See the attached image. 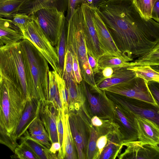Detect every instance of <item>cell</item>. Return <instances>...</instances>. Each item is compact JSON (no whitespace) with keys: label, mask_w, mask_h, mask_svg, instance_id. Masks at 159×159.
<instances>
[{"label":"cell","mask_w":159,"mask_h":159,"mask_svg":"<svg viewBox=\"0 0 159 159\" xmlns=\"http://www.w3.org/2000/svg\"><path fill=\"white\" fill-rule=\"evenodd\" d=\"M122 56L129 61L159 44V24L146 20L133 0H107L96 8Z\"/></svg>","instance_id":"cell-1"},{"label":"cell","mask_w":159,"mask_h":159,"mask_svg":"<svg viewBox=\"0 0 159 159\" xmlns=\"http://www.w3.org/2000/svg\"><path fill=\"white\" fill-rule=\"evenodd\" d=\"M20 43L31 98L42 102L48 96V62L29 40L23 39Z\"/></svg>","instance_id":"cell-2"},{"label":"cell","mask_w":159,"mask_h":159,"mask_svg":"<svg viewBox=\"0 0 159 159\" xmlns=\"http://www.w3.org/2000/svg\"><path fill=\"white\" fill-rule=\"evenodd\" d=\"M84 26V17L80 6L75 10L67 21L66 49L77 56L82 80L91 85L95 81L94 75L88 62Z\"/></svg>","instance_id":"cell-3"},{"label":"cell","mask_w":159,"mask_h":159,"mask_svg":"<svg viewBox=\"0 0 159 159\" xmlns=\"http://www.w3.org/2000/svg\"><path fill=\"white\" fill-rule=\"evenodd\" d=\"M27 101L20 89L0 77V124L16 140L15 131Z\"/></svg>","instance_id":"cell-4"},{"label":"cell","mask_w":159,"mask_h":159,"mask_svg":"<svg viewBox=\"0 0 159 159\" xmlns=\"http://www.w3.org/2000/svg\"><path fill=\"white\" fill-rule=\"evenodd\" d=\"M0 77L20 89L27 100L31 99L20 41L0 48Z\"/></svg>","instance_id":"cell-5"},{"label":"cell","mask_w":159,"mask_h":159,"mask_svg":"<svg viewBox=\"0 0 159 159\" xmlns=\"http://www.w3.org/2000/svg\"><path fill=\"white\" fill-rule=\"evenodd\" d=\"M69 127L78 158L86 159L88 143L92 126L91 117L86 104L68 113Z\"/></svg>","instance_id":"cell-6"},{"label":"cell","mask_w":159,"mask_h":159,"mask_svg":"<svg viewBox=\"0 0 159 159\" xmlns=\"http://www.w3.org/2000/svg\"><path fill=\"white\" fill-rule=\"evenodd\" d=\"M53 46L57 43L60 31L66 23L64 13L52 8L40 9L31 15Z\"/></svg>","instance_id":"cell-7"},{"label":"cell","mask_w":159,"mask_h":159,"mask_svg":"<svg viewBox=\"0 0 159 159\" xmlns=\"http://www.w3.org/2000/svg\"><path fill=\"white\" fill-rule=\"evenodd\" d=\"M23 35V39L30 41L45 58L54 70L60 75L56 48L51 44L35 20L32 19L29 22Z\"/></svg>","instance_id":"cell-8"},{"label":"cell","mask_w":159,"mask_h":159,"mask_svg":"<svg viewBox=\"0 0 159 159\" xmlns=\"http://www.w3.org/2000/svg\"><path fill=\"white\" fill-rule=\"evenodd\" d=\"M148 83L143 79L135 76L103 90L141 100L159 107L149 89Z\"/></svg>","instance_id":"cell-9"},{"label":"cell","mask_w":159,"mask_h":159,"mask_svg":"<svg viewBox=\"0 0 159 159\" xmlns=\"http://www.w3.org/2000/svg\"><path fill=\"white\" fill-rule=\"evenodd\" d=\"M81 84L88 103V107L91 117L97 116L102 119L114 121V111L113 104L107 97L105 91L91 90L82 80Z\"/></svg>","instance_id":"cell-10"},{"label":"cell","mask_w":159,"mask_h":159,"mask_svg":"<svg viewBox=\"0 0 159 159\" xmlns=\"http://www.w3.org/2000/svg\"><path fill=\"white\" fill-rule=\"evenodd\" d=\"M105 91L107 97L134 114L159 124V107L144 101Z\"/></svg>","instance_id":"cell-11"},{"label":"cell","mask_w":159,"mask_h":159,"mask_svg":"<svg viewBox=\"0 0 159 159\" xmlns=\"http://www.w3.org/2000/svg\"><path fill=\"white\" fill-rule=\"evenodd\" d=\"M112 102L114 111V121L118 126L122 145L137 140L138 131L135 114L122 106Z\"/></svg>","instance_id":"cell-12"},{"label":"cell","mask_w":159,"mask_h":159,"mask_svg":"<svg viewBox=\"0 0 159 159\" xmlns=\"http://www.w3.org/2000/svg\"><path fill=\"white\" fill-rule=\"evenodd\" d=\"M81 7L84 19V32L87 52L98 62L105 53L100 47L93 20L92 8L85 3H82Z\"/></svg>","instance_id":"cell-13"},{"label":"cell","mask_w":159,"mask_h":159,"mask_svg":"<svg viewBox=\"0 0 159 159\" xmlns=\"http://www.w3.org/2000/svg\"><path fill=\"white\" fill-rule=\"evenodd\" d=\"M96 8L91 7L92 19L101 49L105 54L115 55L126 59L117 48L107 27L97 12Z\"/></svg>","instance_id":"cell-14"},{"label":"cell","mask_w":159,"mask_h":159,"mask_svg":"<svg viewBox=\"0 0 159 159\" xmlns=\"http://www.w3.org/2000/svg\"><path fill=\"white\" fill-rule=\"evenodd\" d=\"M126 148L118 156L120 159H159V146L145 144L138 140L131 141L122 145Z\"/></svg>","instance_id":"cell-15"},{"label":"cell","mask_w":159,"mask_h":159,"mask_svg":"<svg viewBox=\"0 0 159 159\" xmlns=\"http://www.w3.org/2000/svg\"><path fill=\"white\" fill-rule=\"evenodd\" d=\"M138 139L143 143L159 146V125L147 118L135 114Z\"/></svg>","instance_id":"cell-16"},{"label":"cell","mask_w":159,"mask_h":159,"mask_svg":"<svg viewBox=\"0 0 159 159\" xmlns=\"http://www.w3.org/2000/svg\"><path fill=\"white\" fill-rule=\"evenodd\" d=\"M58 113L56 108L49 101L40 102L39 114L51 143L58 142L56 122Z\"/></svg>","instance_id":"cell-17"},{"label":"cell","mask_w":159,"mask_h":159,"mask_svg":"<svg viewBox=\"0 0 159 159\" xmlns=\"http://www.w3.org/2000/svg\"><path fill=\"white\" fill-rule=\"evenodd\" d=\"M68 0H27L21 6L18 13L30 16L43 8H52L64 13L68 7Z\"/></svg>","instance_id":"cell-18"},{"label":"cell","mask_w":159,"mask_h":159,"mask_svg":"<svg viewBox=\"0 0 159 159\" xmlns=\"http://www.w3.org/2000/svg\"><path fill=\"white\" fill-rule=\"evenodd\" d=\"M40 103L33 99L27 101L15 131L14 136L17 140L27 130L33 120L39 114Z\"/></svg>","instance_id":"cell-19"},{"label":"cell","mask_w":159,"mask_h":159,"mask_svg":"<svg viewBox=\"0 0 159 159\" xmlns=\"http://www.w3.org/2000/svg\"><path fill=\"white\" fill-rule=\"evenodd\" d=\"M65 82L68 93V112L79 109L86 104L82 84H78L73 78Z\"/></svg>","instance_id":"cell-20"},{"label":"cell","mask_w":159,"mask_h":159,"mask_svg":"<svg viewBox=\"0 0 159 159\" xmlns=\"http://www.w3.org/2000/svg\"><path fill=\"white\" fill-rule=\"evenodd\" d=\"M23 39L22 33L12 20L0 16V39L4 44H13Z\"/></svg>","instance_id":"cell-21"},{"label":"cell","mask_w":159,"mask_h":159,"mask_svg":"<svg viewBox=\"0 0 159 159\" xmlns=\"http://www.w3.org/2000/svg\"><path fill=\"white\" fill-rule=\"evenodd\" d=\"M122 67L113 68V73L110 78H99L96 82L98 88L102 90L129 80L136 76L135 73L128 68Z\"/></svg>","instance_id":"cell-22"},{"label":"cell","mask_w":159,"mask_h":159,"mask_svg":"<svg viewBox=\"0 0 159 159\" xmlns=\"http://www.w3.org/2000/svg\"><path fill=\"white\" fill-rule=\"evenodd\" d=\"M64 135L61 159L78 158L76 150L69 125L68 114L63 115Z\"/></svg>","instance_id":"cell-23"},{"label":"cell","mask_w":159,"mask_h":159,"mask_svg":"<svg viewBox=\"0 0 159 159\" xmlns=\"http://www.w3.org/2000/svg\"><path fill=\"white\" fill-rule=\"evenodd\" d=\"M107 143L98 159H115L118 157L123 146L118 131L107 134Z\"/></svg>","instance_id":"cell-24"},{"label":"cell","mask_w":159,"mask_h":159,"mask_svg":"<svg viewBox=\"0 0 159 159\" xmlns=\"http://www.w3.org/2000/svg\"><path fill=\"white\" fill-rule=\"evenodd\" d=\"M124 58L113 55L105 54L99 59L98 63L101 71L105 68L109 67L112 68L131 66V62Z\"/></svg>","instance_id":"cell-25"},{"label":"cell","mask_w":159,"mask_h":159,"mask_svg":"<svg viewBox=\"0 0 159 159\" xmlns=\"http://www.w3.org/2000/svg\"><path fill=\"white\" fill-rule=\"evenodd\" d=\"M27 0H0V16L11 19Z\"/></svg>","instance_id":"cell-26"},{"label":"cell","mask_w":159,"mask_h":159,"mask_svg":"<svg viewBox=\"0 0 159 159\" xmlns=\"http://www.w3.org/2000/svg\"><path fill=\"white\" fill-rule=\"evenodd\" d=\"M20 139V142L24 143L30 149L38 159H48L49 149L43 147L33 139L27 130Z\"/></svg>","instance_id":"cell-27"},{"label":"cell","mask_w":159,"mask_h":159,"mask_svg":"<svg viewBox=\"0 0 159 159\" xmlns=\"http://www.w3.org/2000/svg\"><path fill=\"white\" fill-rule=\"evenodd\" d=\"M135 74L136 76L144 80L146 82L159 83V72L149 66H138L128 67Z\"/></svg>","instance_id":"cell-28"},{"label":"cell","mask_w":159,"mask_h":159,"mask_svg":"<svg viewBox=\"0 0 159 159\" xmlns=\"http://www.w3.org/2000/svg\"><path fill=\"white\" fill-rule=\"evenodd\" d=\"M67 22V21L61 29L55 48L58 58L60 75L62 76L64 69V57L66 48Z\"/></svg>","instance_id":"cell-29"},{"label":"cell","mask_w":159,"mask_h":159,"mask_svg":"<svg viewBox=\"0 0 159 159\" xmlns=\"http://www.w3.org/2000/svg\"><path fill=\"white\" fill-rule=\"evenodd\" d=\"M130 66L159 65V44L134 61L130 62Z\"/></svg>","instance_id":"cell-30"},{"label":"cell","mask_w":159,"mask_h":159,"mask_svg":"<svg viewBox=\"0 0 159 159\" xmlns=\"http://www.w3.org/2000/svg\"><path fill=\"white\" fill-rule=\"evenodd\" d=\"M101 135L95 127L91 128L88 143L86 159H98L99 154L96 146V142L98 137Z\"/></svg>","instance_id":"cell-31"},{"label":"cell","mask_w":159,"mask_h":159,"mask_svg":"<svg viewBox=\"0 0 159 159\" xmlns=\"http://www.w3.org/2000/svg\"><path fill=\"white\" fill-rule=\"evenodd\" d=\"M58 93L65 114H68V93L65 80L62 76L55 71Z\"/></svg>","instance_id":"cell-32"},{"label":"cell","mask_w":159,"mask_h":159,"mask_svg":"<svg viewBox=\"0 0 159 159\" xmlns=\"http://www.w3.org/2000/svg\"><path fill=\"white\" fill-rule=\"evenodd\" d=\"M158 0H133V3L141 16L146 20L151 18L152 11Z\"/></svg>","instance_id":"cell-33"},{"label":"cell","mask_w":159,"mask_h":159,"mask_svg":"<svg viewBox=\"0 0 159 159\" xmlns=\"http://www.w3.org/2000/svg\"><path fill=\"white\" fill-rule=\"evenodd\" d=\"M14 154L11 156L12 158L20 159H38L30 149L23 142L17 146L15 149Z\"/></svg>","instance_id":"cell-34"},{"label":"cell","mask_w":159,"mask_h":159,"mask_svg":"<svg viewBox=\"0 0 159 159\" xmlns=\"http://www.w3.org/2000/svg\"><path fill=\"white\" fill-rule=\"evenodd\" d=\"M73 57L71 52L66 49L64 61V66L62 77L65 81L73 78L75 80L73 71Z\"/></svg>","instance_id":"cell-35"},{"label":"cell","mask_w":159,"mask_h":159,"mask_svg":"<svg viewBox=\"0 0 159 159\" xmlns=\"http://www.w3.org/2000/svg\"><path fill=\"white\" fill-rule=\"evenodd\" d=\"M59 96L55 71H49L48 73V96L47 100L53 104L55 99Z\"/></svg>","instance_id":"cell-36"},{"label":"cell","mask_w":159,"mask_h":159,"mask_svg":"<svg viewBox=\"0 0 159 159\" xmlns=\"http://www.w3.org/2000/svg\"><path fill=\"white\" fill-rule=\"evenodd\" d=\"M32 19L31 16L20 13L14 15L11 19L14 24L20 29L22 34L26 30L28 24Z\"/></svg>","instance_id":"cell-37"},{"label":"cell","mask_w":159,"mask_h":159,"mask_svg":"<svg viewBox=\"0 0 159 159\" xmlns=\"http://www.w3.org/2000/svg\"><path fill=\"white\" fill-rule=\"evenodd\" d=\"M0 143L9 148L14 152L18 145L17 140L11 138L0 124Z\"/></svg>","instance_id":"cell-38"},{"label":"cell","mask_w":159,"mask_h":159,"mask_svg":"<svg viewBox=\"0 0 159 159\" xmlns=\"http://www.w3.org/2000/svg\"><path fill=\"white\" fill-rule=\"evenodd\" d=\"M38 115L39 114L35 117L28 127V129L30 135H40L47 133Z\"/></svg>","instance_id":"cell-39"},{"label":"cell","mask_w":159,"mask_h":159,"mask_svg":"<svg viewBox=\"0 0 159 159\" xmlns=\"http://www.w3.org/2000/svg\"><path fill=\"white\" fill-rule=\"evenodd\" d=\"M64 113H65L64 112L62 113L58 112L56 116V122L58 140L61 146V149L58 152V158H61L62 149L64 135L63 115Z\"/></svg>","instance_id":"cell-40"},{"label":"cell","mask_w":159,"mask_h":159,"mask_svg":"<svg viewBox=\"0 0 159 159\" xmlns=\"http://www.w3.org/2000/svg\"><path fill=\"white\" fill-rule=\"evenodd\" d=\"M30 137L35 141L45 148L49 149L51 145L48 133L40 135H30Z\"/></svg>","instance_id":"cell-41"},{"label":"cell","mask_w":159,"mask_h":159,"mask_svg":"<svg viewBox=\"0 0 159 159\" xmlns=\"http://www.w3.org/2000/svg\"><path fill=\"white\" fill-rule=\"evenodd\" d=\"M73 57V71L75 80L78 84H80L82 80L80 70L77 56L72 54Z\"/></svg>","instance_id":"cell-42"},{"label":"cell","mask_w":159,"mask_h":159,"mask_svg":"<svg viewBox=\"0 0 159 159\" xmlns=\"http://www.w3.org/2000/svg\"><path fill=\"white\" fill-rule=\"evenodd\" d=\"M84 3L83 0H68V13L66 18L67 21L72 15L75 10Z\"/></svg>","instance_id":"cell-43"},{"label":"cell","mask_w":159,"mask_h":159,"mask_svg":"<svg viewBox=\"0 0 159 159\" xmlns=\"http://www.w3.org/2000/svg\"><path fill=\"white\" fill-rule=\"evenodd\" d=\"M107 135H100L98 138L96 142V146L98 151L99 156L107 145Z\"/></svg>","instance_id":"cell-44"},{"label":"cell","mask_w":159,"mask_h":159,"mask_svg":"<svg viewBox=\"0 0 159 159\" xmlns=\"http://www.w3.org/2000/svg\"><path fill=\"white\" fill-rule=\"evenodd\" d=\"M87 55L89 64L94 75L100 73L101 71L99 69L98 62L88 52Z\"/></svg>","instance_id":"cell-45"},{"label":"cell","mask_w":159,"mask_h":159,"mask_svg":"<svg viewBox=\"0 0 159 159\" xmlns=\"http://www.w3.org/2000/svg\"><path fill=\"white\" fill-rule=\"evenodd\" d=\"M153 82H149L148 85L149 89L158 104L159 102V89L158 87H157Z\"/></svg>","instance_id":"cell-46"},{"label":"cell","mask_w":159,"mask_h":159,"mask_svg":"<svg viewBox=\"0 0 159 159\" xmlns=\"http://www.w3.org/2000/svg\"><path fill=\"white\" fill-rule=\"evenodd\" d=\"M151 18L158 23L159 22V0L157 1L153 6L151 13Z\"/></svg>","instance_id":"cell-47"},{"label":"cell","mask_w":159,"mask_h":159,"mask_svg":"<svg viewBox=\"0 0 159 159\" xmlns=\"http://www.w3.org/2000/svg\"><path fill=\"white\" fill-rule=\"evenodd\" d=\"M102 76L100 77L104 79L110 78L113 73V69L109 67H107L101 70Z\"/></svg>","instance_id":"cell-48"},{"label":"cell","mask_w":159,"mask_h":159,"mask_svg":"<svg viewBox=\"0 0 159 159\" xmlns=\"http://www.w3.org/2000/svg\"><path fill=\"white\" fill-rule=\"evenodd\" d=\"M107 0H83L84 3L86 4L91 7L97 8L102 3Z\"/></svg>","instance_id":"cell-49"},{"label":"cell","mask_w":159,"mask_h":159,"mask_svg":"<svg viewBox=\"0 0 159 159\" xmlns=\"http://www.w3.org/2000/svg\"><path fill=\"white\" fill-rule=\"evenodd\" d=\"M61 148L60 143L58 142H55L51 143L49 150L51 153L55 154L57 151L59 152Z\"/></svg>","instance_id":"cell-50"},{"label":"cell","mask_w":159,"mask_h":159,"mask_svg":"<svg viewBox=\"0 0 159 159\" xmlns=\"http://www.w3.org/2000/svg\"><path fill=\"white\" fill-rule=\"evenodd\" d=\"M4 45V44L2 41L0 39V48L2 47Z\"/></svg>","instance_id":"cell-51"}]
</instances>
